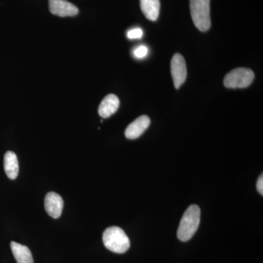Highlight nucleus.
<instances>
[{"mask_svg":"<svg viewBox=\"0 0 263 263\" xmlns=\"http://www.w3.org/2000/svg\"><path fill=\"white\" fill-rule=\"evenodd\" d=\"M45 209L48 215L53 219H58L61 216L64 201L60 195L53 192L48 193L45 197Z\"/></svg>","mask_w":263,"mask_h":263,"instance_id":"nucleus-7","label":"nucleus"},{"mask_svg":"<svg viewBox=\"0 0 263 263\" xmlns=\"http://www.w3.org/2000/svg\"><path fill=\"white\" fill-rule=\"evenodd\" d=\"M254 73L251 69H234L227 74L224 79V85L228 89H243L248 87L253 82Z\"/></svg>","mask_w":263,"mask_h":263,"instance_id":"nucleus-4","label":"nucleus"},{"mask_svg":"<svg viewBox=\"0 0 263 263\" xmlns=\"http://www.w3.org/2000/svg\"><path fill=\"white\" fill-rule=\"evenodd\" d=\"M49 9L52 14L60 17L75 16L79 8L67 0H49Z\"/></svg>","mask_w":263,"mask_h":263,"instance_id":"nucleus-6","label":"nucleus"},{"mask_svg":"<svg viewBox=\"0 0 263 263\" xmlns=\"http://www.w3.org/2000/svg\"><path fill=\"white\" fill-rule=\"evenodd\" d=\"M103 241L105 247L114 253H125L130 247L129 238L119 227L107 228L103 233Z\"/></svg>","mask_w":263,"mask_h":263,"instance_id":"nucleus-2","label":"nucleus"},{"mask_svg":"<svg viewBox=\"0 0 263 263\" xmlns=\"http://www.w3.org/2000/svg\"><path fill=\"white\" fill-rule=\"evenodd\" d=\"M119 104L120 102L117 95L113 94L107 95L100 104L98 108L99 115L104 119L110 117L117 111Z\"/></svg>","mask_w":263,"mask_h":263,"instance_id":"nucleus-9","label":"nucleus"},{"mask_svg":"<svg viewBox=\"0 0 263 263\" xmlns=\"http://www.w3.org/2000/svg\"><path fill=\"white\" fill-rule=\"evenodd\" d=\"M257 189L258 193L260 194L261 195H263V176L262 174L259 176L258 181H257Z\"/></svg>","mask_w":263,"mask_h":263,"instance_id":"nucleus-15","label":"nucleus"},{"mask_svg":"<svg viewBox=\"0 0 263 263\" xmlns=\"http://www.w3.org/2000/svg\"><path fill=\"white\" fill-rule=\"evenodd\" d=\"M151 120L147 116H141L131 123L125 130V136L128 139L134 140L139 138L149 127Z\"/></svg>","mask_w":263,"mask_h":263,"instance_id":"nucleus-8","label":"nucleus"},{"mask_svg":"<svg viewBox=\"0 0 263 263\" xmlns=\"http://www.w3.org/2000/svg\"><path fill=\"white\" fill-rule=\"evenodd\" d=\"M10 248L17 263H34L32 253L28 247L12 241Z\"/></svg>","mask_w":263,"mask_h":263,"instance_id":"nucleus-11","label":"nucleus"},{"mask_svg":"<svg viewBox=\"0 0 263 263\" xmlns=\"http://www.w3.org/2000/svg\"><path fill=\"white\" fill-rule=\"evenodd\" d=\"M148 48L145 46H140L137 47L133 51L135 57L138 59H143L148 54Z\"/></svg>","mask_w":263,"mask_h":263,"instance_id":"nucleus-13","label":"nucleus"},{"mask_svg":"<svg viewBox=\"0 0 263 263\" xmlns=\"http://www.w3.org/2000/svg\"><path fill=\"white\" fill-rule=\"evenodd\" d=\"M5 174L10 179H15L18 174V162L14 152H7L4 157Z\"/></svg>","mask_w":263,"mask_h":263,"instance_id":"nucleus-12","label":"nucleus"},{"mask_svg":"<svg viewBox=\"0 0 263 263\" xmlns=\"http://www.w3.org/2000/svg\"><path fill=\"white\" fill-rule=\"evenodd\" d=\"M192 18L199 30L206 32L212 25L210 0H190Z\"/></svg>","mask_w":263,"mask_h":263,"instance_id":"nucleus-3","label":"nucleus"},{"mask_svg":"<svg viewBox=\"0 0 263 263\" xmlns=\"http://www.w3.org/2000/svg\"><path fill=\"white\" fill-rule=\"evenodd\" d=\"M171 74L176 89H179L185 82L187 76L186 62L182 55L176 53L173 57L171 63Z\"/></svg>","mask_w":263,"mask_h":263,"instance_id":"nucleus-5","label":"nucleus"},{"mask_svg":"<svg viewBox=\"0 0 263 263\" xmlns=\"http://www.w3.org/2000/svg\"><path fill=\"white\" fill-rule=\"evenodd\" d=\"M143 14L148 20L155 22L160 15V0H140Z\"/></svg>","mask_w":263,"mask_h":263,"instance_id":"nucleus-10","label":"nucleus"},{"mask_svg":"<svg viewBox=\"0 0 263 263\" xmlns=\"http://www.w3.org/2000/svg\"><path fill=\"white\" fill-rule=\"evenodd\" d=\"M143 35V32L141 28L133 29L127 32V37L129 39H141Z\"/></svg>","mask_w":263,"mask_h":263,"instance_id":"nucleus-14","label":"nucleus"},{"mask_svg":"<svg viewBox=\"0 0 263 263\" xmlns=\"http://www.w3.org/2000/svg\"><path fill=\"white\" fill-rule=\"evenodd\" d=\"M200 221V208L197 205H190L183 214L180 222L177 231L178 238L183 242L191 239L198 229Z\"/></svg>","mask_w":263,"mask_h":263,"instance_id":"nucleus-1","label":"nucleus"}]
</instances>
